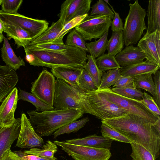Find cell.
<instances>
[{
	"instance_id": "3957f363",
	"label": "cell",
	"mask_w": 160,
	"mask_h": 160,
	"mask_svg": "<svg viewBox=\"0 0 160 160\" xmlns=\"http://www.w3.org/2000/svg\"><path fill=\"white\" fill-rule=\"evenodd\" d=\"M35 131L40 137L49 136L64 125L82 118L83 113L78 109H65L38 112H27Z\"/></svg>"
},
{
	"instance_id": "d4e9b609",
	"label": "cell",
	"mask_w": 160,
	"mask_h": 160,
	"mask_svg": "<svg viewBox=\"0 0 160 160\" xmlns=\"http://www.w3.org/2000/svg\"><path fill=\"white\" fill-rule=\"evenodd\" d=\"M63 26V22L60 19L56 22H53L50 27L40 36L31 42L28 45L48 42L57 43L56 40Z\"/></svg>"
},
{
	"instance_id": "f546056e",
	"label": "cell",
	"mask_w": 160,
	"mask_h": 160,
	"mask_svg": "<svg viewBox=\"0 0 160 160\" xmlns=\"http://www.w3.org/2000/svg\"><path fill=\"white\" fill-rule=\"evenodd\" d=\"M134 78V85L136 88L145 90L154 96L155 86L152 74H143Z\"/></svg>"
},
{
	"instance_id": "816d5d0a",
	"label": "cell",
	"mask_w": 160,
	"mask_h": 160,
	"mask_svg": "<svg viewBox=\"0 0 160 160\" xmlns=\"http://www.w3.org/2000/svg\"><path fill=\"white\" fill-rule=\"evenodd\" d=\"M4 37L3 33H0V43H1L3 41Z\"/></svg>"
},
{
	"instance_id": "836d02e7",
	"label": "cell",
	"mask_w": 160,
	"mask_h": 160,
	"mask_svg": "<svg viewBox=\"0 0 160 160\" xmlns=\"http://www.w3.org/2000/svg\"><path fill=\"white\" fill-rule=\"evenodd\" d=\"M121 75L120 69L117 68L102 72L100 83L98 90L109 88L114 85Z\"/></svg>"
},
{
	"instance_id": "ac0fdd59",
	"label": "cell",
	"mask_w": 160,
	"mask_h": 160,
	"mask_svg": "<svg viewBox=\"0 0 160 160\" xmlns=\"http://www.w3.org/2000/svg\"><path fill=\"white\" fill-rule=\"evenodd\" d=\"M115 58L122 68L142 62L146 59V56L138 47L130 45L126 46Z\"/></svg>"
},
{
	"instance_id": "5b68a950",
	"label": "cell",
	"mask_w": 160,
	"mask_h": 160,
	"mask_svg": "<svg viewBox=\"0 0 160 160\" xmlns=\"http://www.w3.org/2000/svg\"><path fill=\"white\" fill-rule=\"evenodd\" d=\"M130 9L125 19L122 32L124 45L135 44L140 40L143 31L147 29L144 19L145 9L140 5L138 0L129 4Z\"/></svg>"
},
{
	"instance_id": "ee69618b",
	"label": "cell",
	"mask_w": 160,
	"mask_h": 160,
	"mask_svg": "<svg viewBox=\"0 0 160 160\" xmlns=\"http://www.w3.org/2000/svg\"><path fill=\"white\" fill-rule=\"evenodd\" d=\"M142 102L146 106L156 115L159 116L160 108L158 106L153 98L145 92H143Z\"/></svg>"
},
{
	"instance_id": "f6af8a7d",
	"label": "cell",
	"mask_w": 160,
	"mask_h": 160,
	"mask_svg": "<svg viewBox=\"0 0 160 160\" xmlns=\"http://www.w3.org/2000/svg\"><path fill=\"white\" fill-rule=\"evenodd\" d=\"M134 85V78L121 75L113 88H122Z\"/></svg>"
},
{
	"instance_id": "c3c4849f",
	"label": "cell",
	"mask_w": 160,
	"mask_h": 160,
	"mask_svg": "<svg viewBox=\"0 0 160 160\" xmlns=\"http://www.w3.org/2000/svg\"><path fill=\"white\" fill-rule=\"evenodd\" d=\"M22 160H57L54 157L52 158L40 157L24 153L23 151L14 152Z\"/></svg>"
},
{
	"instance_id": "ab89813d",
	"label": "cell",
	"mask_w": 160,
	"mask_h": 160,
	"mask_svg": "<svg viewBox=\"0 0 160 160\" xmlns=\"http://www.w3.org/2000/svg\"><path fill=\"white\" fill-rule=\"evenodd\" d=\"M92 10L89 15H105L109 16L113 19L115 14L108 5L107 3L103 0H99L91 7Z\"/></svg>"
},
{
	"instance_id": "4dcf8cb0",
	"label": "cell",
	"mask_w": 160,
	"mask_h": 160,
	"mask_svg": "<svg viewBox=\"0 0 160 160\" xmlns=\"http://www.w3.org/2000/svg\"><path fill=\"white\" fill-rule=\"evenodd\" d=\"M97 67L102 72L117 68L121 69L115 56L104 54L96 59Z\"/></svg>"
},
{
	"instance_id": "277c9868",
	"label": "cell",
	"mask_w": 160,
	"mask_h": 160,
	"mask_svg": "<svg viewBox=\"0 0 160 160\" xmlns=\"http://www.w3.org/2000/svg\"><path fill=\"white\" fill-rule=\"evenodd\" d=\"M87 92L78 86L71 85L57 78L53 106L56 110L78 109L83 114L94 115L87 98Z\"/></svg>"
},
{
	"instance_id": "8992f818",
	"label": "cell",
	"mask_w": 160,
	"mask_h": 160,
	"mask_svg": "<svg viewBox=\"0 0 160 160\" xmlns=\"http://www.w3.org/2000/svg\"><path fill=\"white\" fill-rule=\"evenodd\" d=\"M96 91L109 101L126 110L131 114L144 118L153 124L155 123L159 117L148 109L142 100L130 98L122 96L114 92L110 88Z\"/></svg>"
},
{
	"instance_id": "4fadbf2b",
	"label": "cell",
	"mask_w": 160,
	"mask_h": 160,
	"mask_svg": "<svg viewBox=\"0 0 160 160\" xmlns=\"http://www.w3.org/2000/svg\"><path fill=\"white\" fill-rule=\"evenodd\" d=\"M92 0H66L62 4L59 19L64 26L69 21L78 16L88 14Z\"/></svg>"
},
{
	"instance_id": "f5cc1de1",
	"label": "cell",
	"mask_w": 160,
	"mask_h": 160,
	"mask_svg": "<svg viewBox=\"0 0 160 160\" xmlns=\"http://www.w3.org/2000/svg\"><path fill=\"white\" fill-rule=\"evenodd\" d=\"M3 29L2 22L0 20V33H3Z\"/></svg>"
},
{
	"instance_id": "5bb4252c",
	"label": "cell",
	"mask_w": 160,
	"mask_h": 160,
	"mask_svg": "<svg viewBox=\"0 0 160 160\" xmlns=\"http://www.w3.org/2000/svg\"><path fill=\"white\" fill-rule=\"evenodd\" d=\"M137 47L145 54L146 60L160 66V31L157 30L150 34H145Z\"/></svg>"
},
{
	"instance_id": "d6986e66",
	"label": "cell",
	"mask_w": 160,
	"mask_h": 160,
	"mask_svg": "<svg viewBox=\"0 0 160 160\" xmlns=\"http://www.w3.org/2000/svg\"><path fill=\"white\" fill-rule=\"evenodd\" d=\"M0 20L3 32L6 33L9 39L12 38L14 40L17 48L21 47L24 48L32 41L30 34L26 30L18 26L6 23Z\"/></svg>"
},
{
	"instance_id": "681fc988",
	"label": "cell",
	"mask_w": 160,
	"mask_h": 160,
	"mask_svg": "<svg viewBox=\"0 0 160 160\" xmlns=\"http://www.w3.org/2000/svg\"><path fill=\"white\" fill-rule=\"evenodd\" d=\"M0 160H22L19 156L11 149L7 150L3 154Z\"/></svg>"
},
{
	"instance_id": "e0dca14e",
	"label": "cell",
	"mask_w": 160,
	"mask_h": 160,
	"mask_svg": "<svg viewBox=\"0 0 160 160\" xmlns=\"http://www.w3.org/2000/svg\"><path fill=\"white\" fill-rule=\"evenodd\" d=\"M21 125V118H16L11 126L3 127L0 131V159L18 139Z\"/></svg>"
},
{
	"instance_id": "603a6c76",
	"label": "cell",
	"mask_w": 160,
	"mask_h": 160,
	"mask_svg": "<svg viewBox=\"0 0 160 160\" xmlns=\"http://www.w3.org/2000/svg\"><path fill=\"white\" fill-rule=\"evenodd\" d=\"M147 12L148 28L145 34H150L157 30L160 31V0H149Z\"/></svg>"
},
{
	"instance_id": "b9f144b4",
	"label": "cell",
	"mask_w": 160,
	"mask_h": 160,
	"mask_svg": "<svg viewBox=\"0 0 160 160\" xmlns=\"http://www.w3.org/2000/svg\"><path fill=\"white\" fill-rule=\"evenodd\" d=\"M27 47L34 49L51 51H63L72 47L68 46L64 43H58L54 42L28 45Z\"/></svg>"
},
{
	"instance_id": "1f68e13d",
	"label": "cell",
	"mask_w": 160,
	"mask_h": 160,
	"mask_svg": "<svg viewBox=\"0 0 160 160\" xmlns=\"http://www.w3.org/2000/svg\"><path fill=\"white\" fill-rule=\"evenodd\" d=\"M96 59L90 54L87 55L88 61L85 64L83 68L91 76L98 89L100 83L102 72L100 71L97 67Z\"/></svg>"
},
{
	"instance_id": "d590c367",
	"label": "cell",
	"mask_w": 160,
	"mask_h": 160,
	"mask_svg": "<svg viewBox=\"0 0 160 160\" xmlns=\"http://www.w3.org/2000/svg\"><path fill=\"white\" fill-rule=\"evenodd\" d=\"M112 90L114 92L124 97L139 100L142 99L143 93L138 89L134 85L122 88H112Z\"/></svg>"
},
{
	"instance_id": "52a82bcc",
	"label": "cell",
	"mask_w": 160,
	"mask_h": 160,
	"mask_svg": "<svg viewBox=\"0 0 160 160\" xmlns=\"http://www.w3.org/2000/svg\"><path fill=\"white\" fill-rule=\"evenodd\" d=\"M112 19L107 15H88L74 28L85 41L101 38L111 26Z\"/></svg>"
},
{
	"instance_id": "83f0119b",
	"label": "cell",
	"mask_w": 160,
	"mask_h": 160,
	"mask_svg": "<svg viewBox=\"0 0 160 160\" xmlns=\"http://www.w3.org/2000/svg\"><path fill=\"white\" fill-rule=\"evenodd\" d=\"M58 149L57 146L54 142L48 140L40 147L30 148L23 152L27 154L40 157L52 158Z\"/></svg>"
},
{
	"instance_id": "ba28073f",
	"label": "cell",
	"mask_w": 160,
	"mask_h": 160,
	"mask_svg": "<svg viewBox=\"0 0 160 160\" xmlns=\"http://www.w3.org/2000/svg\"><path fill=\"white\" fill-rule=\"evenodd\" d=\"M53 142L75 160H109L112 156L110 148H94L57 140Z\"/></svg>"
},
{
	"instance_id": "2e32d148",
	"label": "cell",
	"mask_w": 160,
	"mask_h": 160,
	"mask_svg": "<svg viewBox=\"0 0 160 160\" xmlns=\"http://www.w3.org/2000/svg\"><path fill=\"white\" fill-rule=\"evenodd\" d=\"M18 81L15 71L0 64V102L15 88Z\"/></svg>"
},
{
	"instance_id": "7bdbcfd3",
	"label": "cell",
	"mask_w": 160,
	"mask_h": 160,
	"mask_svg": "<svg viewBox=\"0 0 160 160\" xmlns=\"http://www.w3.org/2000/svg\"><path fill=\"white\" fill-rule=\"evenodd\" d=\"M23 2V0H2L1 10L10 14H17Z\"/></svg>"
},
{
	"instance_id": "f35d334b",
	"label": "cell",
	"mask_w": 160,
	"mask_h": 160,
	"mask_svg": "<svg viewBox=\"0 0 160 160\" xmlns=\"http://www.w3.org/2000/svg\"><path fill=\"white\" fill-rule=\"evenodd\" d=\"M78 84L81 88L87 92L98 89L91 76L83 68L78 78Z\"/></svg>"
},
{
	"instance_id": "484cf974",
	"label": "cell",
	"mask_w": 160,
	"mask_h": 160,
	"mask_svg": "<svg viewBox=\"0 0 160 160\" xmlns=\"http://www.w3.org/2000/svg\"><path fill=\"white\" fill-rule=\"evenodd\" d=\"M109 29L98 40L86 42L88 52L96 59L104 54L107 50Z\"/></svg>"
},
{
	"instance_id": "4316f807",
	"label": "cell",
	"mask_w": 160,
	"mask_h": 160,
	"mask_svg": "<svg viewBox=\"0 0 160 160\" xmlns=\"http://www.w3.org/2000/svg\"><path fill=\"white\" fill-rule=\"evenodd\" d=\"M22 100L32 104L36 107V111L43 112L52 110L55 109L53 106L48 105L40 100L31 93H29L19 88L18 100Z\"/></svg>"
},
{
	"instance_id": "7a4b0ae2",
	"label": "cell",
	"mask_w": 160,
	"mask_h": 160,
	"mask_svg": "<svg viewBox=\"0 0 160 160\" xmlns=\"http://www.w3.org/2000/svg\"><path fill=\"white\" fill-rule=\"evenodd\" d=\"M24 48L26 60L34 66L83 68L87 60V53L77 47L60 51Z\"/></svg>"
},
{
	"instance_id": "d6a6232c",
	"label": "cell",
	"mask_w": 160,
	"mask_h": 160,
	"mask_svg": "<svg viewBox=\"0 0 160 160\" xmlns=\"http://www.w3.org/2000/svg\"><path fill=\"white\" fill-rule=\"evenodd\" d=\"M89 121L88 118L86 117L70 122L55 131L52 134L53 138H56L59 136L64 134L75 132L83 127Z\"/></svg>"
},
{
	"instance_id": "e575fe53",
	"label": "cell",
	"mask_w": 160,
	"mask_h": 160,
	"mask_svg": "<svg viewBox=\"0 0 160 160\" xmlns=\"http://www.w3.org/2000/svg\"><path fill=\"white\" fill-rule=\"evenodd\" d=\"M65 44L68 46L79 48L86 53L88 52L85 41L74 28L68 35Z\"/></svg>"
},
{
	"instance_id": "7402d4cb",
	"label": "cell",
	"mask_w": 160,
	"mask_h": 160,
	"mask_svg": "<svg viewBox=\"0 0 160 160\" xmlns=\"http://www.w3.org/2000/svg\"><path fill=\"white\" fill-rule=\"evenodd\" d=\"M2 61L15 71L22 66H25L23 58L17 57L14 53L7 38L4 37L2 47L0 49Z\"/></svg>"
},
{
	"instance_id": "9a60e30c",
	"label": "cell",
	"mask_w": 160,
	"mask_h": 160,
	"mask_svg": "<svg viewBox=\"0 0 160 160\" xmlns=\"http://www.w3.org/2000/svg\"><path fill=\"white\" fill-rule=\"evenodd\" d=\"M18 90L15 87L7 95L0 106V126H11L16 118L14 115L18 101Z\"/></svg>"
},
{
	"instance_id": "db71d44e",
	"label": "cell",
	"mask_w": 160,
	"mask_h": 160,
	"mask_svg": "<svg viewBox=\"0 0 160 160\" xmlns=\"http://www.w3.org/2000/svg\"><path fill=\"white\" fill-rule=\"evenodd\" d=\"M2 0H0V6L1 5L2 2Z\"/></svg>"
},
{
	"instance_id": "9c48e42d",
	"label": "cell",
	"mask_w": 160,
	"mask_h": 160,
	"mask_svg": "<svg viewBox=\"0 0 160 160\" xmlns=\"http://www.w3.org/2000/svg\"><path fill=\"white\" fill-rule=\"evenodd\" d=\"M0 19L7 24L18 26L27 31L32 41L42 34L48 28L49 22L45 20L28 17L18 13L10 14L0 10Z\"/></svg>"
},
{
	"instance_id": "74e56055",
	"label": "cell",
	"mask_w": 160,
	"mask_h": 160,
	"mask_svg": "<svg viewBox=\"0 0 160 160\" xmlns=\"http://www.w3.org/2000/svg\"><path fill=\"white\" fill-rule=\"evenodd\" d=\"M100 131L102 137L112 141L130 144L132 142L123 135L103 123L101 125Z\"/></svg>"
},
{
	"instance_id": "7c38bea8",
	"label": "cell",
	"mask_w": 160,
	"mask_h": 160,
	"mask_svg": "<svg viewBox=\"0 0 160 160\" xmlns=\"http://www.w3.org/2000/svg\"><path fill=\"white\" fill-rule=\"evenodd\" d=\"M21 125L16 146L22 148H39L44 144L42 138L35 132L26 114L21 115Z\"/></svg>"
},
{
	"instance_id": "30bf717a",
	"label": "cell",
	"mask_w": 160,
	"mask_h": 160,
	"mask_svg": "<svg viewBox=\"0 0 160 160\" xmlns=\"http://www.w3.org/2000/svg\"><path fill=\"white\" fill-rule=\"evenodd\" d=\"M86 96L94 116L101 120L119 117L128 112L109 101L96 91L87 92Z\"/></svg>"
},
{
	"instance_id": "44dd1931",
	"label": "cell",
	"mask_w": 160,
	"mask_h": 160,
	"mask_svg": "<svg viewBox=\"0 0 160 160\" xmlns=\"http://www.w3.org/2000/svg\"><path fill=\"white\" fill-rule=\"evenodd\" d=\"M113 141L96 134L90 135L82 138L66 141L70 144L98 148H110Z\"/></svg>"
},
{
	"instance_id": "bcb514c9",
	"label": "cell",
	"mask_w": 160,
	"mask_h": 160,
	"mask_svg": "<svg viewBox=\"0 0 160 160\" xmlns=\"http://www.w3.org/2000/svg\"><path fill=\"white\" fill-rule=\"evenodd\" d=\"M154 82L155 86V93L153 98L158 106L160 107V72L158 70L154 74Z\"/></svg>"
},
{
	"instance_id": "7dc6e473",
	"label": "cell",
	"mask_w": 160,
	"mask_h": 160,
	"mask_svg": "<svg viewBox=\"0 0 160 160\" xmlns=\"http://www.w3.org/2000/svg\"><path fill=\"white\" fill-rule=\"evenodd\" d=\"M113 12L115 16L111 22V30L112 32L122 31L123 29L122 20L118 13L116 12L114 10Z\"/></svg>"
},
{
	"instance_id": "f907efd6",
	"label": "cell",
	"mask_w": 160,
	"mask_h": 160,
	"mask_svg": "<svg viewBox=\"0 0 160 160\" xmlns=\"http://www.w3.org/2000/svg\"><path fill=\"white\" fill-rule=\"evenodd\" d=\"M153 127L160 135V117L159 116L157 121L153 124Z\"/></svg>"
},
{
	"instance_id": "6da1fadb",
	"label": "cell",
	"mask_w": 160,
	"mask_h": 160,
	"mask_svg": "<svg viewBox=\"0 0 160 160\" xmlns=\"http://www.w3.org/2000/svg\"><path fill=\"white\" fill-rule=\"evenodd\" d=\"M118 132L132 142L137 143L149 151L154 158L160 154V135L153 124L140 117L129 112L122 116L101 120Z\"/></svg>"
},
{
	"instance_id": "11a10c76",
	"label": "cell",
	"mask_w": 160,
	"mask_h": 160,
	"mask_svg": "<svg viewBox=\"0 0 160 160\" xmlns=\"http://www.w3.org/2000/svg\"><path fill=\"white\" fill-rule=\"evenodd\" d=\"M3 127H1L0 126V131L2 129V128Z\"/></svg>"
},
{
	"instance_id": "f1b7e54d",
	"label": "cell",
	"mask_w": 160,
	"mask_h": 160,
	"mask_svg": "<svg viewBox=\"0 0 160 160\" xmlns=\"http://www.w3.org/2000/svg\"><path fill=\"white\" fill-rule=\"evenodd\" d=\"M124 42L122 31L112 32L108 41L107 49L108 54L115 56L122 50Z\"/></svg>"
},
{
	"instance_id": "8d00e7d4",
	"label": "cell",
	"mask_w": 160,
	"mask_h": 160,
	"mask_svg": "<svg viewBox=\"0 0 160 160\" xmlns=\"http://www.w3.org/2000/svg\"><path fill=\"white\" fill-rule=\"evenodd\" d=\"M130 144L132 149L130 156L133 160H156L152 153L143 147L133 142Z\"/></svg>"
},
{
	"instance_id": "ffe728a7",
	"label": "cell",
	"mask_w": 160,
	"mask_h": 160,
	"mask_svg": "<svg viewBox=\"0 0 160 160\" xmlns=\"http://www.w3.org/2000/svg\"><path fill=\"white\" fill-rule=\"evenodd\" d=\"M160 66L148 60L120 69L121 75L134 78L142 75L154 74L159 69Z\"/></svg>"
},
{
	"instance_id": "60d3db41",
	"label": "cell",
	"mask_w": 160,
	"mask_h": 160,
	"mask_svg": "<svg viewBox=\"0 0 160 160\" xmlns=\"http://www.w3.org/2000/svg\"><path fill=\"white\" fill-rule=\"evenodd\" d=\"M88 14L82 16L75 18L72 19L65 24L60 31L56 42L58 43H63V38L64 36L68 32L71 31L72 29L74 28L80 23L87 16Z\"/></svg>"
},
{
	"instance_id": "8fae6325",
	"label": "cell",
	"mask_w": 160,
	"mask_h": 160,
	"mask_svg": "<svg viewBox=\"0 0 160 160\" xmlns=\"http://www.w3.org/2000/svg\"><path fill=\"white\" fill-rule=\"evenodd\" d=\"M55 80L52 73L43 69L31 83V93L43 102L53 106Z\"/></svg>"
},
{
	"instance_id": "cb8c5ba5",
	"label": "cell",
	"mask_w": 160,
	"mask_h": 160,
	"mask_svg": "<svg viewBox=\"0 0 160 160\" xmlns=\"http://www.w3.org/2000/svg\"><path fill=\"white\" fill-rule=\"evenodd\" d=\"M83 68L58 67L51 68L54 76L72 85L78 86V80Z\"/></svg>"
}]
</instances>
